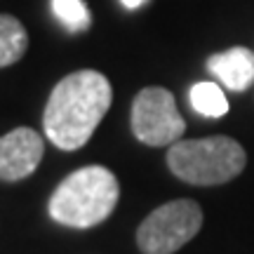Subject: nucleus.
Listing matches in <instances>:
<instances>
[{"instance_id": "f257e3e1", "label": "nucleus", "mask_w": 254, "mask_h": 254, "mask_svg": "<svg viewBox=\"0 0 254 254\" xmlns=\"http://www.w3.org/2000/svg\"><path fill=\"white\" fill-rule=\"evenodd\" d=\"M111 82L99 71L85 68L66 75L47 99L43 116L47 139L62 151L85 146L111 109Z\"/></svg>"}, {"instance_id": "f03ea898", "label": "nucleus", "mask_w": 254, "mask_h": 254, "mask_svg": "<svg viewBox=\"0 0 254 254\" xmlns=\"http://www.w3.org/2000/svg\"><path fill=\"white\" fill-rule=\"evenodd\" d=\"M118 198L116 174L101 165H90L71 172L57 186L47 202V212L62 226L92 228L111 217Z\"/></svg>"}, {"instance_id": "7ed1b4c3", "label": "nucleus", "mask_w": 254, "mask_h": 254, "mask_svg": "<svg viewBox=\"0 0 254 254\" xmlns=\"http://www.w3.org/2000/svg\"><path fill=\"white\" fill-rule=\"evenodd\" d=\"M245 148L231 136H205L177 141L167 151L170 172L193 186H219L245 170Z\"/></svg>"}, {"instance_id": "20e7f679", "label": "nucleus", "mask_w": 254, "mask_h": 254, "mask_svg": "<svg viewBox=\"0 0 254 254\" xmlns=\"http://www.w3.org/2000/svg\"><path fill=\"white\" fill-rule=\"evenodd\" d=\"M202 228V209L193 200H172L153 209L136 228V245L144 254H174Z\"/></svg>"}, {"instance_id": "39448f33", "label": "nucleus", "mask_w": 254, "mask_h": 254, "mask_svg": "<svg viewBox=\"0 0 254 254\" xmlns=\"http://www.w3.org/2000/svg\"><path fill=\"white\" fill-rule=\"evenodd\" d=\"M132 132L146 146L177 144L186 132L174 94L165 87H146L132 101Z\"/></svg>"}, {"instance_id": "423d86ee", "label": "nucleus", "mask_w": 254, "mask_h": 254, "mask_svg": "<svg viewBox=\"0 0 254 254\" xmlns=\"http://www.w3.org/2000/svg\"><path fill=\"white\" fill-rule=\"evenodd\" d=\"M45 141L31 127H17L0 136V179L19 182L36 172L43 160Z\"/></svg>"}, {"instance_id": "0eeeda50", "label": "nucleus", "mask_w": 254, "mask_h": 254, "mask_svg": "<svg viewBox=\"0 0 254 254\" xmlns=\"http://www.w3.org/2000/svg\"><path fill=\"white\" fill-rule=\"evenodd\" d=\"M207 68L228 90L243 92L254 82V52L247 47H231L209 57Z\"/></svg>"}, {"instance_id": "6e6552de", "label": "nucleus", "mask_w": 254, "mask_h": 254, "mask_svg": "<svg viewBox=\"0 0 254 254\" xmlns=\"http://www.w3.org/2000/svg\"><path fill=\"white\" fill-rule=\"evenodd\" d=\"M28 33L24 24L12 14H0V68L12 66L26 55Z\"/></svg>"}, {"instance_id": "1a4fd4ad", "label": "nucleus", "mask_w": 254, "mask_h": 254, "mask_svg": "<svg viewBox=\"0 0 254 254\" xmlns=\"http://www.w3.org/2000/svg\"><path fill=\"white\" fill-rule=\"evenodd\" d=\"M189 99L193 111L205 118H221L228 113V99L217 82H195Z\"/></svg>"}, {"instance_id": "9d476101", "label": "nucleus", "mask_w": 254, "mask_h": 254, "mask_svg": "<svg viewBox=\"0 0 254 254\" xmlns=\"http://www.w3.org/2000/svg\"><path fill=\"white\" fill-rule=\"evenodd\" d=\"M52 14L71 33L90 28V21H92L90 9H87V5L82 0H52Z\"/></svg>"}, {"instance_id": "9b49d317", "label": "nucleus", "mask_w": 254, "mask_h": 254, "mask_svg": "<svg viewBox=\"0 0 254 254\" xmlns=\"http://www.w3.org/2000/svg\"><path fill=\"white\" fill-rule=\"evenodd\" d=\"M120 2H123L127 9H136V7H141L146 0H120Z\"/></svg>"}]
</instances>
